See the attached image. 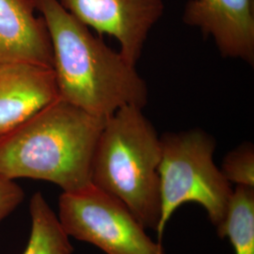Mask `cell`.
<instances>
[{
	"label": "cell",
	"mask_w": 254,
	"mask_h": 254,
	"mask_svg": "<svg viewBox=\"0 0 254 254\" xmlns=\"http://www.w3.org/2000/svg\"><path fill=\"white\" fill-rule=\"evenodd\" d=\"M218 236L229 238L235 254H254V188L236 186Z\"/></svg>",
	"instance_id": "cell-11"
},
{
	"label": "cell",
	"mask_w": 254,
	"mask_h": 254,
	"mask_svg": "<svg viewBox=\"0 0 254 254\" xmlns=\"http://www.w3.org/2000/svg\"><path fill=\"white\" fill-rule=\"evenodd\" d=\"M99 34L117 40L120 53L136 65L150 31L163 15V0H59Z\"/></svg>",
	"instance_id": "cell-6"
},
{
	"label": "cell",
	"mask_w": 254,
	"mask_h": 254,
	"mask_svg": "<svg viewBox=\"0 0 254 254\" xmlns=\"http://www.w3.org/2000/svg\"><path fill=\"white\" fill-rule=\"evenodd\" d=\"M29 214L31 230L23 254H73L70 237L41 192L32 196Z\"/></svg>",
	"instance_id": "cell-10"
},
{
	"label": "cell",
	"mask_w": 254,
	"mask_h": 254,
	"mask_svg": "<svg viewBox=\"0 0 254 254\" xmlns=\"http://www.w3.org/2000/svg\"><path fill=\"white\" fill-rule=\"evenodd\" d=\"M33 0H0V66L26 62L53 68L46 22Z\"/></svg>",
	"instance_id": "cell-9"
},
{
	"label": "cell",
	"mask_w": 254,
	"mask_h": 254,
	"mask_svg": "<svg viewBox=\"0 0 254 254\" xmlns=\"http://www.w3.org/2000/svg\"><path fill=\"white\" fill-rule=\"evenodd\" d=\"M106 120L58 98L0 136V175L50 182L63 192L91 184L95 148Z\"/></svg>",
	"instance_id": "cell-2"
},
{
	"label": "cell",
	"mask_w": 254,
	"mask_h": 254,
	"mask_svg": "<svg viewBox=\"0 0 254 254\" xmlns=\"http://www.w3.org/2000/svg\"><path fill=\"white\" fill-rule=\"evenodd\" d=\"M142 109L127 106L106 119L93 155L91 184L156 232L161 216V139Z\"/></svg>",
	"instance_id": "cell-3"
},
{
	"label": "cell",
	"mask_w": 254,
	"mask_h": 254,
	"mask_svg": "<svg viewBox=\"0 0 254 254\" xmlns=\"http://www.w3.org/2000/svg\"><path fill=\"white\" fill-rule=\"evenodd\" d=\"M58 218L69 237L87 242L106 254H165L162 246L115 197L91 184L63 192Z\"/></svg>",
	"instance_id": "cell-5"
},
{
	"label": "cell",
	"mask_w": 254,
	"mask_h": 254,
	"mask_svg": "<svg viewBox=\"0 0 254 254\" xmlns=\"http://www.w3.org/2000/svg\"><path fill=\"white\" fill-rule=\"evenodd\" d=\"M161 139V216L156 230L158 240L173 213L188 202L200 204L220 234L234 193L214 161L216 140L205 131L165 133Z\"/></svg>",
	"instance_id": "cell-4"
},
{
	"label": "cell",
	"mask_w": 254,
	"mask_h": 254,
	"mask_svg": "<svg viewBox=\"0 0 254 254\" xmlns=\"http://www.w3.org/2000/svg\"><path fill=\"white\" fill-rule=\"evenodd\" d=\"M46 22L59 98L106 120L127 106L143 109L145 80L136 65L107 46L59 0H33Z\"/></svg>",
	"instance_id": "cell-1"
},
{
	"label": "cell",
	"mask_w": 254,
	"mask_h": 254,
	"mask_svg": "<svg viewBox=\"0 0 254 254\" xmlns=\"http://www.w3.org/2000/svg\"><path fill=\"white\" fill-rule=\"evenodd\" d=\"M58 98L53 68L26 62L0 66V136Z\"/></svg>",
	"instance_id": "cell-8"
},
{
	"label": "cell",
	"mask_w": 254,
	"mask_h": 254,
	"mask_svg": "<svg viewBox=\"0 0 254 254\" xmlns=\"http://www.w3.org/2000/svg\"><path fill=\"white\" fill-rule=\"evenodd\" d=\"M220 171L229 183L254 188V147L245 142L228 153Z\"/></svg>",
	"instance_id": "cell-12"
},
{
	"label": "cell",
	"mask_w": 254,
	"mask_h": 254,
	"mask_svg": "<svg viewBox=\"0 0 254 254\" xmlns=\"http://www.w3.org/2000/svg\"><path fill=\"white\" fill-rule=\"evenodd\" d=\"M183 22L211 37L222 57L254 65V0H190Z\"/></svg>",
	"instance_id": "cell-7"
},
{
	"label": "cell",
	"mask_w": 254,
	"mask_h": 254,
	"mask_svg": "<svg viewBox=\"0 0 254 254\" xmlns=\"http://www.w3.org/2000/svg\"><path fill=\"white\" fill-rule=\"evenodd\" d=\"M25 192L15 180L0 175V223L18 207Z\"/></svg>",
	"instance_id": "cell-13"
}]
</instances>
